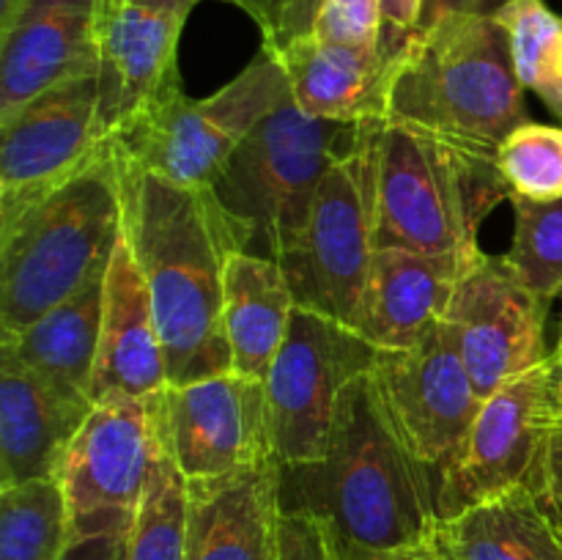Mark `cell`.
Masks as SVG:
<instances>
[{
  "label": "cell",
  "mask_w": 562,
  "mask_h": 560,
  "mask_svg": "<svg viewBox=\"0 0 562 560\" xmlns=\"http://www.w3.org/2000/svg\"><path fill=\"white\" fill-rule=\"evenodd\" d=\"M124 209L126 242L151 294L168 384L228 373L223 280L228 258L245 253L234 220L212 187H181L130 165Z\"/></svg>",
  "instance_id": "obj_1"
},
{
  "label": "cell",
  "mask_w": 562,
  "mask_h": 560,
  "mask_svg": "<svg viewBox=\"0 0 562 560\" xmlns=\"http://www.w3.org/2000/svg\"><path fill=\"white\" fill-rule=\"evenodd\" d=\"M280 511L362 547L431 544L434 472L390 421L371 373L340 395L324 453L280 464Z\"/></svg>",
  "instance_id": "obj_2"
},
{
  "label": "cell",
  "mask_w": 562,
  "mask_h": 560,
  "mask_svg": "<svg viewBox=\"0 0 562 560\" xmlns=\"http://www.w3.org/2000/svg\"><path fill=\"white\" fill-rule=\"evenodd\" d=\"M508 31L494 16L453 14L412 33L390 64L384 119L497 168V152L527 108Z\"/></svg>",
  "instance_id": "obj_3"
},
{
  "label": "cell",
  "mask_w": 562,
  "mask_h": 560,
  "mask_svg": "<svg viewBox=\"0 0 562 560\" xmlns=\"http://www.w3.org/2000/svg\"><path fill=\"white\" fill-rule=\"evenodd\" d=\"M124 165L113 141L66 184L0 225V335L108 272L124 239Z\"/></svg>",
  "instance_id": "obj_4"
},
{
  "label": "cell",
  "mask_w": 562,
  "mask_h": 560,
  "mask_svg": "<svg viewBox=\"0 0 562 560\" xmlns=\"http://www.w3.org/2000/svg\"><path fill=\"white\" fill-rule=\"evenodd\" d=\"M508 190L497 168L395 121L376 124L373 223L379 247L420 253L461 275L483 256L477 228Z\"/></svg>",
  "instance_id": "obj_5"
},
{
  "label": "cell",
  "mask_w": 562,
  "mask_h": 560,
  "mask_svg": "<svg viewBox=\"0 0 562 560\" xmlns=\"http://www.w3.org/2000/svg\"><path fill=\"white\" fill-rule=\"evenodd\" d=\"M360 137L362 124L311 119L294 99L269 113L212 181L245 253L280 261L300 242L322 181Z\"/></svg>",
  "instance_id": "obj_6"
},
{
  "label": "cell",
  "mask_w": 562,
  "mask_h": 560,
  "mask_svg": "<svg viewBox=\"0 0 562 560\" xmlns=\"http://www.w3.org/2000/svg\"><path fill=\"white\" fill-rule=\"evenodd\" d=\"M291 99L278 55L261 53L212 97L190 99L181 77L110 135L121 163L181 187H212L245 137Z\"/></svg>",
  "instance_id": "obj_7"
},
{
  "label": "cell",
  "mask_w": 562,
  "mask_h": 560,
  "mask_svg": "<svg viewBox=\"0 0 562 560\" xmlns=\"http://www.w3.org/2000/svg\"><path fill=\"white\" fill-rule=\"evenodd\" d=\"M376 124L362 121L360 146L329 170L300 242L280 258L296 307L335 318L357 333L376 253Z\"/></svg>",
  "instance_id": "obj_8"
},
{
  "label": "cell",
  "mask_w": 562,
  "mask_h": 560,
  "mask_svg": "<svg viewBox=\"0 0 562 560\" xmlns=\"http://www.w3.org/2000/svg\"><path fill=\"white\" fill-rule=\"evenodd\" d=\"M379 351L357 329L294 307L289 335L263 379L280 464L313 461L324 453L340 395L355 379L373 371Z\"/></svg>",
  "instance_id": "obj_9"
},
{
  "label": "cell",
  "mask_w": 562,
  "mask_h": 560,
  "mask_svg": "<svg viewBox=\"0 0 562 560\" xmlns=\"http://www.w3.org/2000/svg\"><path fill=\"white\" fill-rule=\"evenodd\" d=\"M552 357L483 401L459 453L434 478L437 522L481 500L527 486L541 494L543 456L554 423Z\"/></svg>",
  "instance_id": "obj_10"
},
{
  "label": "cell",
  "mask_w": 562,
  "mask_h": 560,
  "mask_svg": "<svg viewBox=\"0 0 562 560\" xmlns=\"http://www.w3.org/2000/svg\"><path fill=\"white\" fill-rule=\"evenodd\" d=\"M159 453L154 399L93 401L60 470L71 538L130 536Z\"/></svg>",
  "instance_id": "obj_11"
},
{
  "label": "cell",
  "mask_w": 562,
  "mask_h": 560,
  "mask_svg": "<svg viewBox=\"0 0 562 560\" xmlns=\"http://www.w3.org/2000/svg\"><path fill=\"white\" fill-rule=\"evenodd\" d=\"M108 143L97 77L55 86L0 115V225L88 168Z\"/></svg>",
  "instance_id": "obj_12"
},
{
  "label": "cell",
  "mask_w": 562,
  "mask_h": 560,
  "mask_svg": "<svg viewBox=\"0 0 562 560\" xmlns=\"http://www.w3.org/2000/svg\"><path fill=\"white\" fill-rule=\"evenodd\" d=\"M549 305L505 267L503 256L483 253L456 280L445 327L483 401L552 357Z\"/></svg>",
  "instance_id": "obj_13"
},
{
  "label": "cell",
  "mask_w": 562,
  "mask_h": 560,
  "mask_svg": "<svg viewBox=\"0 0 562 560\" xmlns=\"http://www.w3.org/2000/svg\"><path fill=\"white\" fill-rule=\"evenodd\" d=\"M159 434L187 481L274 459L263 379L217 373L154 395Z\"/></svg>",
  "instance_id": "obj_14"
},
{
  "label": "cell",
  "mask_w": 562,
  "mask_h": 560,
  "mask_svg": "<svg viewBox=\"0 0 562 560\" xmlns=\"http://www.w3.org/2000/svg\"><path fill=\"white\" fill-rule=\"evenodd\" d=\"M371 377L404 443L437 478L483 406L450 329L442 322L412 349H382Z\"/></svg>",
  "instance_id": "obj_15"
},
{
  "label": "cell",
  "mask_w": 562,
  "mask_h": 560,
  "mask_svg": "<svg viewBox=\"0 0 562 560\" xmlns=\"http://www.w3.org/2000/svg\"><path fill=\"white\" fill-rule=\"evenodd\" d=\"M198 0H102L99 124L115 135L179 77V38Z\"/></svg>",
  "instance_id": "obj_16"
},
{
  "label": "cell",
  "mask_w": 562,
  "mask_h": 560,
  "mask_svg": "<svg viewBox=\"0 0 562 560\" xmlns=\"http://www.w3.org/2000/svg\"><path fill=\"white\" fill-rule=\"evenodd\" d=\"M102 0H22L0 25V115L99 69Z\"/></svg>",
  "instance_id": "obj_17"
},
{
  "label": "cell",
  "mask_w": 562,
  "mask_h": 560,
  "mask_svg": "<svg viewBox=\"0 0 562 560\" xmlns=\"http://www.w3.org/2000/svg\"><path fill=\"white\" fill-rule=\"evenodd\" d=\"M93 401L0 349V489L58 478Z\"/></svg>",
  "instance_id": "obj_18"
},
{
  "label": "cell",
  "mask_w": 562,
  "mask_h": 560,
  "mask_svg": "<svg viewBox=\"0 0 562 560\" xmlns=\"http://www.w3.org/2000/svg\"><path fill=\"white\" fill-rule=\"evenodd\" d=\"M280 461L187 481L184 560H280Z\"/></svg>",
  "instance_id": "obj_19"
},
{
  "label": "cell",
  "mask_w": 562,
  "mask_h": 560,
  "mask_svg": "<svg viewBox=\"0 0 562 560\" xmlns=\"http://www.w3.org/2000/svg\"><path fill=\"white\" fill-rule=\"evenodd\" d=\"M165 388L168 366L151 294L124 231V239L115 247L104 275L102 338L93 368L91 401L110 395L154 399Z\"/></svg>",
  "instance_id": "obj_20"
},
{
  "label": "cell",
  "mask_w": 562,
  "mask_h": 560,
  "mask_svg": "<svg viewBox=\"0 0 562 560\" xmlns=\"http://www.w3.org/2000/svg\"><path fill=\"white\" fill-rule=\"evenodd\" d=\"M278 55L291 86V99L311 119L384 121L390 64L382 49L322 42L311 33Z\"/></svg>",
  "instance_id": "obj_21"
},
{
  "label": "cell",
  "mask_w": 562,
  "mask_h": 560,
  "mask_svg": "<svg viewBox=\"0 0 562 560\" xmlns=\"http://www.w3.org/2000/svg\"><path fill=\"white\" fill-rule=\"evenodd\" d=\"M461 272L437 258L379 247L362 296L360 333L379 349H412L445 322Z\"/></svg>",
  "instance_id": "obj_22"
},
{
  "label": "cell",
  "mask_w": 562,
  "mask_h": 560,
  "mask_svg": "<svg viewBox=\"0 0 562 560\" xmlns=\"http://www.w3.org/2000/svg\"><path fill=\"white\" fill-rule=\"evenodd\" d=\"M431 547L442 560H562V527L541 494L519 486L439 519Z\"/></svg>",
  "instance_id": "obj_23"
},
{
  "label": "cell",
  "mask_w": 562,
  "mask_h": 560,
  "mask_svg": "<svg viewBox=\"0 0 562 560\" xmlns=\"http://www.w3.org/2000/svg\"><path fill=\"white\" fill-rule=\"evenodd\" d=\"M294 294L274 258L234 253L223 280V329L231 371L267 379L294 316Z\"/></svg>",
  "instance_id": "obj_24"
},
{
  "label": "cell",
  "mask_w": 562,
  "mask_h": 560,
  "mask_svg": "<svg viewBox=\"0 0 562 560\" xmlns=\"http://www.w3.org/2000/svg\"><path fill=\"white\" fill-rule=\"evenodd\" d=\"M104 275L75 291L69 300L49 307L22 333L0 335V349L11 351L16 360L42 377L91 399L93 368L102 338Z\"/></svg>",
  "instance_id": "obj_25"
},
{
  "label": "cell",
  "mask_w": 562,
  "mask_h": 560,
  "mask_svg": "<svg viewBox=\"0 0 562 560\" xmlns=\"http://www.w3.org/2000/svg\"><path fill=\"white\" fill-rule=\"evenodd\" d=\"M71 544L60 478L0 489V560H60Z\"/></svg>",
  "instance_id": "obj_26"
},
{
  "label": "cell",
  "mask_w": 562,
  "mask_h": 560,
  "mask_svg": "<svg viewBox=\"0 0 562 560\" xmlns=\"http://www.w3.org/2000/svg\"><path fill=\"white\" fill-rule=\"evenodd\" d=\"M494 20L508 31L521 88L562 121V16L543 0H510Z\"/></svg>",
  "instance_id": "obj_27"
},
{
  "label": "cell",
  "mask_w": 562,
  "mask_h": 560,
  "mask_svg": "<svg viewBox=\"0 0 562 560\" xmlns=\"http://www.w3.org/2000/svg\"><path fill=\"white\" fill-rule=\"evenodd\" d=\"M157 410V406H154ZM159 426V423H157ZM187 541V475L159 434V453L148 478L124 560H184Z\"/></svg>",
  "instance_id": "obj_28"
},
{
  "label": "cell",
  "mask_w": 562,
  "mask_h": 560,
  "mask_svg": "<svg viewBox=\"0 0 562 560\" xmlns=\"http://www.w3.org/2000/svg\"><path fill=\"white\" fill-rule=\"evenodd\" d=\"M514 206V242L503 261L521 283L541 300L562 296V198L532 203L510 198Z\"/></svg>",
  "instance_id": "obj_29"
},
{
  "label": "cell",
  "mask_w": 562,
  "mask_h": 560,
  "mask_svg": "<svg viewBox=\"0 0 562 560\" xmlns=\"http://www.w3.org/2000/svg\"><path fill=\"white\" fill-rule=\"evenodd\" d=\"M497 170L510 198L552 203L562 198V130L560 126H516L497 152Z\"/></svg>",
  "instance_id": "obj_30"
},
{
  "label": "cell",
  "mask_w": 562,
  "mask_h": 560,
  "mask_svg": "<svg viewBox=\"0 0 562 560\" xmlns=\"http://www.w3.org/2000/svg\"><path fill=\"white\" fill-rule=\"evenodd\" d=\"M313 36L322 42L376 49L382 36V0H324Z\"/></svg>",
  "instance_id": "obj_31"
},
{
  "label": "cell",
  "mask_w": 562,
  "mask_h": 560,
  "mask_svg": "<svg viewBox=\"0 0 562 560\" xmlns=\"http://www.w3.org/2000/svg\"><path fill=\"white\" fill-rule=\"evenodd\" d=\"M324 0H274L272 3V33L261 44L269 53H280L296 38H305L316 31Z\"/></svg>",
  "instance_id": "obj_32"
},
{
  "label": "cell",
  "mask_w": 562,
  "mask_h": 560,
  "mask_svg": "<svg viewBox=\"0 0 562 560\" xmlns=\"http://www.w3.org/2000/svg\"><path fill=\"white\" fill-rule=\"evenodd\" d=\"M280 560H335L329 533L305 516H283Z\"/></svg>",
  "instance_id": "obj_33"
},
{
  "label": "cell",
  "mask_w": 562,
  "mask_h": 560,
  "mask_svg": "<svg viewBox=\"0 0 562 560\" xmlns=\"http://www.w3.org/2000/svg\"><path fill=\"white\" fill-rule=\"evenodd\" d=\"M423 3L426 0H382V36H379V49L387 60L398 55V49L409 42L412 33L420 22Z\"/></svg>",
  "instance_id": "obj_34"
},
{
  "label": "cell",
  "mask_w": 562,
  "mask_h": 560,
  "mask_svg": "<svg viewBox=\"0 0 562 560\" xmlns=\"http://www.w3.org/2000/svg\"><path fill=\"white\" fill-rule=\"evenodd\" d=\"M324 530H327V527H324ZM329 541H333L335 560H442L431 544H420V547L373 549L355 541H346V538H338L335 533H329Z\"/></svg>",
  "instance_id": "obj_35"
},
{
  "label": "cell",
  "mask_w": 562,
  "mask_h": 560,
  "mask_svg": "<svg viewBox=\"0 0 562 560\" xmlns=\"http://www.w3.org/2000/svg\"><path fill=\"white\" fill-rule=\"evenodd\" d=\"M541 500L562 527V423H554L552 434H549L547 456H543Z\"/></svg>",
  "instance_id": "obj_36"
},
{
  "label": "cell",
  "mask_w": 562,
  "mask_h": 560,
  "mask_svg": "<svg viewBox=\"0 0 562 560\" xmlns=\"http://www.w3.org/2000/svg\"><path fill=\"white\" fill-rule=\"evenodd\" d=\"M508 3L510 0H426V3H423L420 22H417V31H426V27L437 25L439 20H445V16H453V14L494 16L497 11H503Z\"/></svg>",
  "instance_id": "obj_37"
},
{
  "label": "cell",
  "mask_w": 562,
  "mask_h": 560,
  "mask_svg": "<svg viewBox=\"0 0 562 560\" xmlns=\"http://www.w3.org/2000/svg\"><path fill=\"white\" fill-rule=\"evenodd\" d=\"M126 536H82L71 538L60 560H124Z\"/></svg>",
  "instance_id": "obj_38"
},
{
  "label": "cell",
  "mask_w": 562,
  "mask_h": 560,
  "mask_svg": "<svg viewBox=\"0 0 562 560\" xmlns=\"http://www.w3.org/2000/svg\"><path fill=\"white\" fill-rule=\"evenodd\" d=\"M225 3H231V5H236V9L245 11V14L258 25L263 42H267L269 33H272V3L274 0H225Z\"/></svg>",
  "instance_id": "obj_39"
},
{
  "label": "cell",
  "mask_w": 562,
  "mask_h": 560,
  "mask_svg": "<svg viewBox=\"0 0 562 560\" xmlns=\"http://www.w3.org/2000/svg\"><path fill=\"white\" fill-rule=\"evenodd\" d=\"M552 366H554V379H558V384H562V324H560L558 346H554L552 351Z\"/></svg>",
  "instance_id": "obj_40"
},
{
  "label": "cell",
  "mask_w": 562,
  "mask_h": 560,
  "mask_svg": "<svg viewBox=\"0 0 562 560\" xmlns=\"http://www.w3.org/2000/svg\"><path fill=\"white\" fill-rule=\"evenodd\" d=\"M20 3L22 0H0V25H3V22L9 20L16 9H20Z\"/></svg>",
  "instance_id": "obj_41"
},
{
  "label": "cell",
  "mask_w": 562,
  "mask_h": 560,
  "mask_svg": "<svg viewBox=\"0 0 562 560\" xmlns=\"http://www.w3.org/2000/svg\"><path fill=\"white\" fill-rule=\"evenodd\" d=\"M554 417H558V423H562V384L554 388Z\"/></svg>",
  "instance_id": "obj_42"
}]
</instances>
